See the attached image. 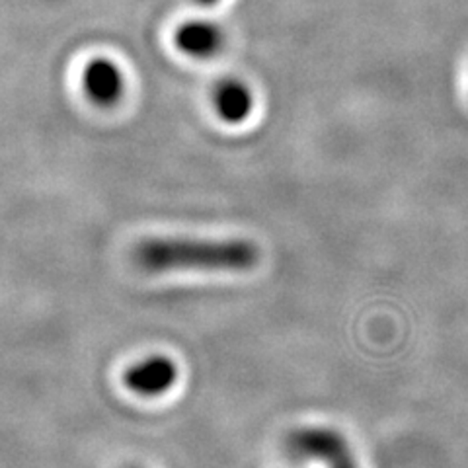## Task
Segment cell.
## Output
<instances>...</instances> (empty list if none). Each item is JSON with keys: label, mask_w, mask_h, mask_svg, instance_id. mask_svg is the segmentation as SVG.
<instances>
[{"label": "cell", "mask_w": 468, "mask_h": 468, "mask_svg": "<svg viewBox=\"0 0 468 468\" xmlns=\"http://www.w3.org/2000/svg\"><path fill=\"white\" fill-rule=\"evenodd\" d=\"M260 248L252 240L149 239L135 246L133 260L143 271H229L244 273L260 263Z\"/></svg>", "instance_id": "1"}, {"label": "cell", "mask_w": 468, "mask_h": 468, "mask_svg": "<svg viewBox=\"0 0 468 468\" xmlns=\"http://www.w3.org/2000/svg\"><path fill=\"white\" fill-rule=\"evenodd\" d=\"M287 449L292 457L318 461L326 468H357L347 439L332 428H301L291 431Z\"/></svg>", "instance_id": "2"}, {"label": "cell", "mask_w": 468, "mask_h": 468, "mask_svg": "<svg viewBox=\"0 0 468 468\" xmlns=\"http://www.w3.org/2000/svg\"><path fill=\"white\" fill-rule=\"evenodd\" d=\"M178 380V365L166 356H149L123 373L125 387L144 399L163 397Z\"/></svg>", "instance_id": "3"}, {"label": "cell", "mask_w": 468, "mask_h": 468, "mask_svg": "<svg viewBox=\"0 0 468 468\" xmlns=\"http://www.w3.org/2000/svg\"><path fill=\"white\" fill-rule=\"evenodd\" d=\"M84 90L98 106L117 104L125 90L122 69L110 58H94L84 69Z\"/></svg>", "instance_id": "4"}, {"label": "cell", "mask_w": 468, "mask_h": 468, "mask_svg": "<svg viewBox=\"0 0 468 468\" xmlns=\"http://www.w3.org/2000/svg\"><path fill=\"white\" fill-rule=\"evenodd\" d=\"M176 43L189 57L207 58L223 49L225 34L211 22H187L176 34Z\"/></svg>", "instance_id": "5"}, {"label": "cell", "mask_w": 468, "mask_h": 468, "mask_svg": "<svg viewBox=\"0 0 468 468\" xmlns=\"http://www.w3.org/2000/svg\"><path fill=\"white\" fill-rule=\"evenodd\" d=\"M215 110L229 123H240L254 108V96L244 82L240 80H223L215 88L213 94Z\"/></svg>", "instance_id": "6"}, {"label": "cell", "mask_w": 468, "mask_h": 468, "mask_svg": "<svg viewBox=\"0 0 468 468\" xmlns=\"http://www.w3.org/2000/svg\"><path fill=\"white\" fill-rule=\"evenodd\" d=\"M199 5H203V6H213V5H217L218 0H197Z\"/></svg>", "instance_id": "7"}, {"label": "cell", "mask_w": 468, "mask_h": 468, "mask_svg": "<svg viewBox=\"0 0 468 468\" xmlns=\"http://www.w3.org/2000/svg\"><path fill=\"white\" fill-rule=\"evenodd\" d=\"M131 468H137V466H131Z\"/></svg>", "instance_id": "8"}]
</instances>
